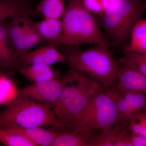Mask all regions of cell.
<instances>
[{
    "label": "cell",
    "instance_id": "obj_1",
    "mask_svg": "<svg viewBox=\"0 0 146 146\" xmlns=\"http://www.w3.org/2000/svg\"><path fill=\"white\" fill-rule=\"evenodd\" d=\"M72 80L53 107L63 131H71L76 121L97 94L106 89L86 76L71 70Z\"/></svg>",
    "mask_w": 146,
    "mask_h": 146
},
{
    "label": "cell",
    "instance_id": "obj_2",
    "mask_svg": "<svg viewBox=\"0 0 146 146\" xmlns=\"http://www.w3.org/2000/svg\"><path fill=\"white\" fill-rule=\"evenodd\" d=\"M65 54V63L72 70L97 82L106 89L116 85L119 64L108 46L96 45L84 50L70 48Z\"/></svg>",
    "mask_w": 146,
    "mask_h": 146
},
{
    "label": "cell",
    "instance_id": "obj_3",
    "mask_svg": "<svg viewBox=\"0 0 146 146\" xmlns=\"http://www.w3.org/2000/svg\"><path fill=\"white\" fill-rule=\"evenodd\" d=\"M61 18L62 44L73 46L94 44L109 46V41L100 29L93 13L84 7L82 0H69Z\"/></svg>",
    "mask_w": 146,
    "mask_h": 146
},
{
    "label": "cell",
    "instance_id": "obj_4",
    "mask_svg": "<svg viewBox=\"0 0 146 146\" xmlns=\"http://www.w3.org/2000/svg\"><path fill=\"white\" fill-rule=\"evenodd\" d=\"M120 90L116 85L93 98L76 120L71 132L89 133L119 125L117 101Z\"/></svg>",
    "mask_w": 146,
    "mask_h": 146
},
{
    "label": "cell",
    "instance_id": "obj_5",
    "mask_svg": "<svg viewBox=\"0 0 146 146\" xmlns=\"http://www.w3.org/2000/svg\"><path fill=\"white\" fill-rule=\"evenodd\" d=\"M52 127L63 131L52 108L30 100L16 98L0 112V126Z\"/></svg>",
    "mask_w": 146,
    "mask_h": 146
},
{
    "label": "cell",
    "instance_id": "obj_6",
    "mask_svg": "<svg viewBox=\"0 0 146 146\" xmlns=\"http://www.w3.org/2000/svg\"><path fill=\"white\" fill-rule=\"evenodd\" d=\"M143 11L140 0H117L110 9L100 15L101 24L113 44L122 46L129 40L131 30Z\"/></svg>",
    "mask_w": 146,
    "mask_h": 146
},
{
    "label": "cell",
    "instance_id": "obj_7",
    "mask_svg": "<svg viewBox=\"0 0 146 146\" xmlns=\"http://www.w3.org/2000/svg\"><path fill=\"white\" fill-rule=\"evenodd\" d=\"M72 80L70 70L62 78L33 82L19 90L17 98L40 102L53 108L65 86Z\"/></svg>",
    "mask_w": 146,
    "mask_h": 146
},
{
    "label": "cell",
    "instance_id": "obj_8",
    "mask_svg": "<svg viewBox=\"0 0 146 146\" xmlns=\"http://www.w3.org/2000/svg\"><path fill=\"white\" fill-rule=\"evenodd\" d=\"M17 60L19 69L33 64L50 65L65 63L66 56L59 52L56 47L48 44L24 53L18 56Z\"/></svg>",
    "mask_w": 146,
    "mask_h": 146
},
{
    "label": "cell",
    "instance_id": "obj_9",
    "mask_svg": "<svg viewBox=\"0 0 146 146\" xmlns=\"http://www.w3.org/2000/svg\"><path fill=\"white\" fill-rule=\"evenodd\" d=\"M117 108L119 124L128 123L133 116L146 108V95L120 91Z\"/></svg>",
    "mask_w": 146,
    "mask_h": 146
},
{
    "label": "cell",
    "instance_id": "obj_10",
    "mask_svg": "<svg viewBox=\"0 0 146 146\" xmlns=\"http://www.w3.org/2000/svg\"><path fill=\"white\" fill-rule=\"evenodd\" d=\"M116 86L121 91L146 95V76L133 69L119 65Z\"/></svg>",
    "mask_w": 146,
    "mask_h": 146
},
{
    "label": "cell",
    "instance_id": "obj_11",
    "mask_svg": "<svg viewBox=\"0 0 146 146\" xmlns=\"http://www.w3.org/2000/svg\"><path fill=\"white\" fill-rule=\"evenodd\" d=\"M7 128L26 137L36 146H52L59 131L45 129L42 127L25 128L13 125H5Z\"/></svg>",
    "mask_w": 146,
    "mask_h": 146
},
{
    "label": "cell",
    "instance_id": "obj_12",
    "mask_svg": "<svg viewBox=\"0 0 146 146\" xmlns=\"http://www.w3.org/2000/svg\"><path fill=\"white\" fill-rule=\"evenodd\" d=\"M34 25L41 37L49 44L55 47L62 44L63 26L60 19L45 18L34 23Z\"/></svg>",
    "mask_w": 146,
    "mask_h": 146
},
{
    "label": "cell",
    "instance_id": "obj_13",
    "mask_svg": "<svg viewBox=\"0 0 146 146\" xmlns=\"http://www.w3.org/2000/svg\"><path fill=\"white\" fill-rule=\"evenodd\" d=\"M45 41L41 37L34 26V23L29 18L27 17L25 23V33L21 41L14 45L15 56H18L36 45L44 43Z\"/></svg>",
    "mask_w": 146,
    "mask_h": 146
},
{
    "label": "cell",
    "instance_id": "obj_14",
    "mask_svg": "<svg viewBox=\"0 0 146 146\" xmlns=\"http://www.w3.org/2000/svg\"><path fill=\"white\" fill-rule=\"evenodd\" d=\"M19 72L27 79L33 82H39L57 78L54 70L50 65L31 64L18 69Z\"/></svg>",
    "mask_w": 146,
    "mask_h": 146
},
{
    "label": "cell",
    "instance_id": "obj_15",
    "mask_svg": "<svg viewBox=\"0 0 146 146\" xmlns=\"http://www.w3.org/2000/svg\"><path fill=\"white\" fill-rule=\"evenodd\" d=\"M129 43L125 52H133L146 54V20L140 19L131 33Z\"/></svg>",
    "mask_w": 146,
    "mask_h": 146
},
{
    "label": "cell",
    "instance_id": "obj_16",
    "mask_svg": "<svg viewBox=\"0 0 146 146\" xmlns=\"http://www.w3.org/2000/svg\"><path fill=\"white\" fill-rule=\"evenodd\" d=\"M94 136L92 133H75L60 130L52 146H90V141Z\"/></svg>",
    "mask_w": 146,
    "mask_h": 146
},
{
    "label": "cell",
    "instance_id": "obj_17",
    "mask_svg": "<svg viewBox=\"0 0 146 146\" xmlns=\"http://www.w3.org/2000/svg\"><path fill=\"white\" fill-rule=\"evenodd\" d=\"M127 127L128 123H123L104 129L99 135L92 137L90 146H115L118 136Z\"/></svg>",
    "mask_w": 146,
    "mask_h": 146
},
{
    "label": "cell",
    "instance_id": "obj_18",
    "mask_svg": "<svg viewBox=\"0 0 146 146\" xmlns=\"http://www.w3.org/2000/svg\"><path fill=\"white\" fill-rule=\"evenodd\" d=\"M37 13L26 3L11 2L0 0V21H6L22 15H34Z\"/></svg>",
    "mask_w": 146,
    "mask_h": 146
},
{
    "label": "cell",
    "instance_id": "obj_19",
    "mask_svg": "<svg viewBox=\"0 0 146 146\" xmlns=\"http://www.w3.org/2000/svg\"><path fill=\"white\" fill-rule=\"evenodd\" d=\"M65 7L63 0H41L36 6V11L45 18L60 19Z\"/></svg>",
    "mask_w": 146,
    "mask_h": 146
},
{
    "label": "cell",
    "instance_id": "obj_20",
    "mask_svg": "<svg viewBox=\"0 0 146 146\" xmlns=\"http://www.w3.org/2000/svg\"><path fill=\"white\" fill-rule=\"evenodd\" d=\"M18 90L9 75L0 73V106L7 105L17 98Z\"/></svg>",
    "mask_w": 146,
    "mask_h": 146
},
{
    "label": "cell",
    "instance_id": "obj_21",
    "mask_svg": "<svg viewBox=\"0 0 146 146\" xmlns=\"http://www.w3.org/2000/svg\"><path fill=\"white\" fill-rule=\"evenodd\" d=\"M19 69L17 58L9 44L0 42V70L7 75L13 74Z\"/></svg>",
    "mask_w": 146,
    "mask_h": 146
},
{
    "label": "cell",
    "instance_id": "obj_22",
    "mask_svg": "<svg viewBox=\"0 0 146 146\" xmlns=\"http://www.w3.org/2000/svg\"><path fill=\"white\" fill-rule=\"evenodd\" d=\"M118 64L138 71L146 76V54L133 52H125Z\"/></svg>",
    "mask_w": 146,
    "mask_h": 146
},
{
    "label": "cell",
    "instance_id": "obj_23",
    "mask_svg": "<svg viewBox=\"0 0 146 146\" xmlns=\"http://www.w3.org/2000/svg\"><path fill=\"white\" fill-rule=\"evenodd\" d=\"M0 142L6 146H36L25 136L7 128L0 127Z\"/></svg>",
    "mask_w": 146,
    "mask_h": 146
},
{
    "label": "cell",
    "instance_id": "obj_24",
    "mask_svg": "<svg viewBox=\"0 0 146 146\" xmlns=\"http://www.w3.org/2000/svg\"><path fill=\"white\" fill-rule=\"evenodd\" d=\"M128 126L131 132L146 136V108L133 116Z\"/></svg>",
    "mask_w": 146,
    "mask_h": 146
},
{
    "label": "cell",
    "instance_id": "obj_25",
    "mask_svg": "<svg viewBox=\"0 0 146 146\" xmlns=\"http://www.w3.org/2000/svg\"><path fill=\"white\" fill-rule=\"evenodd\" d=\"M84 7L93 13L101 15L104 12L102 0H82Z\"/></svg>",
    "mask_w": 146,
    "mask_h": 146
},
{
    "label": "cell",
    "instance_id": "obj_26",
    "mask_svg": "<svg viewBox=\"0 0 146 146\" xmlns=\"http://www.w3.org/2000/svg\"><path fill=\"white\" fill-rule=\"evenodd\" d=\"M131 131L128 128L123 131L118 136L115 146H132L130 141Z\"/></svg>",
    "mask_w": 146,
    "mask_h": 146
},
{
    "label": "cell",
    "instance_id": "obj_27",
    "mask_svg": "<svg viewBox=\"0 0 146 146\" xmlns=\"http://www.w3.org/2000/svg\"><path fill=\"white\" fill-rule=\"evenodd\" d=\"M130 141L132 146H146V136L131 132Z\"/></svg>",
    "mask_w": 146,
    "mask_h": 146
},
{
    "label": "cell",
    "instance_id": "obj_28",
    "mask_svg": "<svg viewBox=\"0 0 146 146\" xmlns=\"http://www.w3.org/2000/svg\"><path fill=\"white\" fill-rule=\"evenodd\" d=\"M117 0H102V4L104 12L110 9L116 3Z\"/></svg>",
    "mask_w": 146,
    "mask_h": 146
},
{
    "label": "cell",
    "instance_id": "obj_29",
    "mask_svg": "<svg viewBox=\"0 0 146 146\" xmlns=\"http://www.w3.org/2000/svg\"><path fill=\"white\" fill-rule=\"evenodd\" d=\"M2 1L11 2L25 3V0H2Z\"/></svg>",
    "mask_w": 146,
    "mask_h": 146
},
{
    "label": "cell",
    "instance_id": "obj_30",
    "mask_svg": "<svg viewBox=\"0 0 146 146\" xmlns=\"http://www.w3.org/2000/svg\"><path fill=\"white\" fill-rule=\"evenodd\" d=\"M2 73L1 71L0 70V73Z\"/></svg>",
    "mask_w": 146,
    "mask_h": 146
}]
</instances>
